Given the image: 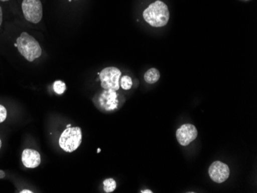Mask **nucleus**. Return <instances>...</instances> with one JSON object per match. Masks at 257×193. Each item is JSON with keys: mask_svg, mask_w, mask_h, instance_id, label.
<instances>
[{"mask_svg": "<svg viewBox=\"0 0 257 193\" xmlns=\"http://www.w3.org/2000/svg\"><path fill=\"white\" fill-rule=\"evenodd\" d=\"M143 17L151 27H164L168 24L170 20L168 7L160 0H157L144 10Z\"/></svg>", "mask_w": 257, "mask_h": 193, "instance_id": "1", "label": "nucleus"}, {"mask_svg": "<svg viewBox=\"0 0 257 193\" xmlns=\"http://www.w3.org/2000/svg\"><path fill=\"white\" fill-rule=\"evenodd\" d=\"M17 44L20 54L28 61H34L42 55V49L38 42L25 32L22 33L17 39Z\"/></svg>", "mask_w": 257, "mask_h": 193, "instance_id": "2", "label": "nucleus"}, {"mask_svg": "<svg viewBox=\"0 0 257 193\" xmlns=\"http://www.w3.org/2000/svg\"><path fill=\"white\" fill-rule=\"evenodd\" d=\"M82 142V131L79 127H67L61 134L59 144L65 152H73Z\"/></svg>", "mask_w": 257, "mask_h": 193, "instance_id": "3", "label": "nucleus"}, {"mask_svg": "<svg viewBox=\"0 0 257 193\" xmlns=\"http://www.w3.org/2000/svg\"><path fill=\"white\" fill-rule=\"evenodd\" d=\"M23 15L27 21L37 24L43 18V6L40 0H23L22 4Z\"/></svg>", "mask_w": 257, "mask_h": 193, "instance_id": "4", "label": "nucleus"}, {"mask_svg": "<svg viewBox=\"0 0 257 193\" xmlns=\"http://www.w3.org/2000/svg\"><path fill=\"white\" fill-rule=\"evenodd\" d=\"M101 86L104 89L117 91L119 89V79L121 72L115 67L105 68L99 73Z\"/></svg>", "mask_w": 257, "mask_h": 193, "instance_id": "5", "label": "nucleus"}, {"mask_svg": "<svg viewBox=\"0 0 257 193\" xmlns=\"http://www.w3.org/2000/svg\"><path fill=\"white\" fill-rule=\"evenodd\" d=\"M229 166L226 164L216 161L213 162L209 168V177L216 183H223L229 176Z\"/></svg>", "mask_w": 257, "mask_h": 193, "instance_id": "6", "label": "nucleus"}, {"mask_svg": "<svg viewBox=\"0 0 257 193\" xmlns=\"http://www.w3.org/2000/svg\"><path fill=\"white\" fill-rule=\"evenodd\" d=\"M197 135V129L192 124H183L177 131V141L183 146L190 145L196 139Z\"/></svg>", "mask_w": 257, "mask_h": 193, "instance_id": "7", "label": "nucleus"}, {"mask_svg": "<svg viewBox=\"0 0 257 193\" xmlns=\"http://www.w3.org/2000/svg\"><path fill=\"white\" fill-rule=\"evenodd\" d=\"M119 100L116 91L105 89L99 97V105L106 111L115 110L118 107Z\"/></svg>", "mask_w": 257, "mask_h": 193, "instance_id": "8", "label": "nucleus"}, {"mask_svg": "<svg viewBox=\"0 0 257 193\" xmlns=\"http://www.w3.org/2000/svg\"><path fill=\"white\" fill-rule=\"evenodd\" d=\"M22 162L27 168H36L41 162V157L37 151L25 149L22 154Z\"/></svg>", "mask_w": 257, "mask_h": 193, "instance_id": "9", "label": "nucleus"}, {"mask_svg": "<svg viewBox=\"0 0 257 193\" xmlns=\"http://www.w3.org/2000/svg\"><path fill=\"white\" fill-rule=\"evenodd\" d=\"M160 78V73L155 68L150 69L144 75V79L149 84H154L157 83Z\"/></svg>", "mask_w": 257, "mask_h": 193, "instance_id": "10", "label": "nucleus"}, {"mask_svg": "<svg viewBox=\"0 0 257 193\" xmlns=\"http://www.w3.org/2000/svg\"><path fill=\"white\" fill-rule=\"evenodd\" d=\"M104 191L106 192H112L116 188V182L113 178H107L103 181Z\"/></svg>", "mask_w": 257, "mask_h": 193, "instance_id": "11", "label": "nucleus"}, {"mask_svg": "<svg viewBox=\"0 0 257 193\" xmlns=\"http://www.w3.org/2000/svg\"><path fill=\"white\" fill-rule=\"evenodd\" d=\"M53 89H54L55 93H57V94H63L66 89V84L60 80H57L53 84Z\"/></svg>", "mask_w": 257, "mask_h": 193, "instance_id": "12", "label": "nucleus"}, {"mask_svg": "<svg viewBox=\"0 0 257 193\" xmlns=\"http://www.w3.org/2000/svg\"><path fill=\"white\" fill-rule=\"evenodd\" d=\"M121 87L125 90L131 89L133 86V81L131 77L128 76H123L121 78Z\"/></svg>", "mask_w": 257, "mask_h": 193, "instance_id": "13", "label": "nucleus"}, {"mask_svg": "<svg viewBox=\"0 0 257 193\" xmlns=\"http://www.w3.org/2000/svg\"><path fill=\"white\" fill-rule=\"evenodd\" d=\"M7 111L6 109V108L4 106H1L0 105V123L1 122H4L7 119Z\"/></svg>", "mask_w": 257, "mask_h": 193, "instance_id": "14", "label": "nucleus"}, {"mask_svg": "<svg viewBox=\"0 0 257 193\" xmlns=\"http://www.w3.org/2000/svg\"><path fill=\"white\" fill-rule=\"evenodd\" d=\"M3 23V11L2 8L0 7V26Z\"/></svg>", "mask_w": 257, "mask_h": 193, "instance_id": "15", "label": "nucleus"}, {"mask_svg": "<svg viewBox=\"0 0 257 193\" xmlns=\"http://www.w3.org/2000/svg\"><path fill=\"white\" fill-rule=\"evenodd\" d=\"M5 177V173L3 171H0V178H3Z\"/></svg>", "mask_w": 257, "mask_h": 193, "instance_id": "16", "label": "nucleus"}, {"mask_svg": "<svg viewBox=\"0 0 257 193\" xmlns=\"http://www.w3.org/2000/svg\"><path fill=\"white\" fill-rule=\"evenodd\" d=\"M22 193H32L33 191H30V190H23V191H20Z\"/></svg>", "mask_w": 257, "mask_h": 193, "instance_id": "17", "label": "nucleus"}, {"mask_svg": "<svg viewBox=\"0 0 257 193\" xmlns=\"http://www.w3.org/2000/svg\"><path fill=\"white\" fill-rule=\"evenodd\" d=\"M141 192H142V193H147V192L152 193V192H153V191H150V190H144V191H141Z\"/></svg>", "mask_w": 257, "mask_h": 193, "instance_id": "18", "label": "nucleus"}, {"mask_svg": "<svg viewBox=\"0 0 257 193\" xmlns=\"http://www.w3.org/2000/svg\"><path fill=\"white\" fill-rule=\"evenodd\" d=\"M1 146H2V142L0 140V149H1Z\"/></svg>", "mask_w": 257, "mask_h": 193, "instance_id": "19", "label": "nucleus"}, {"mask_svg": "<svg viewBox=\"0 0 257 193\" xmlns=\"http://www.w3.org/2000/svg\"><path fill=\"white\" fill-rule=\"evenodd\" d=\"M0 1H3V2H6V1H9V0H0Z\"/></svg>", "mask_w": 257, "mask_h": 193, "instance_id": "20", "label": "nucleus"}, {"mask_svg": "<svg viewBox=\"0 0 257 193\" xmlns=\"http://www.w3.org/2000/svg\"><path fill=\"white\" fill-rule=\"evenodd\" d=\"M100 151H101L100 149H98L97 152H100Z\"/></svg>", "mask_w": 257, "mask_h": 193, "instance_id": "21", "label": "nucleus"}, {"mask_svg": "<svg viewBox=\"0 0 257 193\" xmlns=\"http://www.w3.org/2000/svg\"><path fill=\"white\" fill-rule=\"evenodd\" d=\"M69 2H71L72 0H69Z\"/></svg>", "mask_w": 257, "mask_h": 193, "instance_id": "22", "label": "nucleus"}]
</instances>
